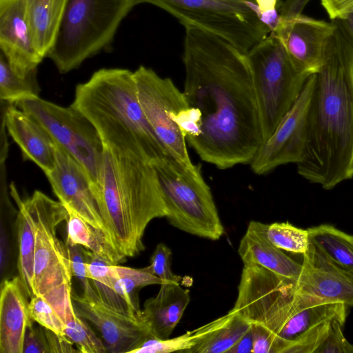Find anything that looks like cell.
<instances>
[{
  "label": "cell",
  "mask_w": 353,
  "mask_h": 353,
  "mask_svg": "<svg viewBox=\"0 0 353 353\" xmlns=\"http://www.w3.org/2000/svg\"><path fill=\"white\" fill-rule=\"evenodd\" d=\"M185 28L183 92L202 117L199 135L187 143L219 169L250 163L263 139L247 55L214 34Z\"/></svg>",
  "instance_id": "cell-1"
},
{
  "label": "cell",
  "mask_w": 353,
  "mask_h": 353,
  "mask_svg": "<svg viewBox=\"0 0 353 353\" xmlns=\"http://www.w3.org/2000/svg\"><path fill=\"white\" fill-rule=\"evenodd\" d=\"M314 74L296 168L307 181L329 190L353 177V48L337 25Z\"/></svg>",
  "instance_id": "cell-2"
},
{
  "label": "cell",
  "mask_w": 353,
  "mask_h": 353,
  "mask_svg": "<svg viewBox=\"0 0 353 353\" xmlns=\"http://www.w3.org/2000/svg\"><path fill=\"white\" fill-rule=\"evenodd\" d=\"M92 191L116 247L126 257L140 254L148 225L167 214L152 165L104 145L98 183Z\"/></svg>",
  "instance_id": "cell-3"
},
{
  "label": "cell",
  "mask_w": 353,
  "mask_h": 353,
  "mask_svg": "<svg viewBox=\"0 0 353 353\" xmlns=\"http://www.w3.org/2000/svg\"><path fill=\"white\" fill-rule=\"evenodd\" d=\"M72 107L94 125L103 145L151 164L170 156L139 103L133 72L102 68L76 86Z\"/></svg>",
  "instance_id": "cell-4"
},
{
  "label": "cell",
  "mask_w": 353,
  "mask_h": 353,
  "mask_svg": "<svg viewBox=\"0 0 353 353\" xmlns=\"http://www.w3.org/2000/svg\"><path fill=\"white\" fill-rule=\"evenodd\" d=\"M140 0H69L47 57L59 72L78 68L110 44L117 30Z\"/></svg>",
  "instance_id": "cell-5"
},
{
  "label": "cell",
  "mask_w": 353,
  "mask_h": 353,
  "mask_svg": "<svg viewBox=\"0 0 353 353\" xmlns=\"http://www.w3.org/2000/svg\"><path fill=\"white\" fill-rule=\"evenodd\" d=\"M167 210L165 218L173 227L212 241L224 234L211 190L201 164L183 165L170 156L153 163Z\"/></svg>",
  "instance_id": "cell-6"
},
{
  "label": "cell",
  "mask_w": 353,
  "mask_h": 353,
  "mask_svg": "<svg viewBox=\"0 0 353 353\" xmlns=\"http://www.w3.org/2000/svg\"><path fill=\"white\" fill-rule=\"evenodd\" d=\"M259 106L263 141L299 97L307 78L272 32L246 53Z\"/></svg>",
  "instance_id": "cell-7"
},
{
  "label": "cell",
  "mask_w": 353,
  "mask_h": 353,
  "mask_svg": "<svg viewBox=\"0 0 353 353\" xmlns=\"http://www.w3.org/2000/svg\"><path fill=\"white\" fill-rule=\"evenodd\" d=\"M140 1L164 10L185 28H196L220 37L245 54L271 32L252 0Z\"/></svg>",
  "instance_id": "cell-8"
},
{
  "label": "cell",
  "mask_w": 353,
  "mask_h": 353,
  "mask_svg": "<svg viewBox=\"0 0 353 353\" xmlns=\"http://www.w3.org/2000/svg\"><path fill=\"white\" fill-rule=\"evenodd\" d=\"M24 201L35 231L34 296H45L53 291L72 287L73 275L68 249L57 236L59 225L68 218L66 208L39 190H35Z\"/></svg>",
  "instance_id": "cell-9"
},
{
  "label": "cell",
  "mask_w": 353,
  "mask_h": 353,
  "mask_svg": "<svg viewBox=\"0 0 353 353\" xmlns=\"http://www.w3.org/2000/svg\"><path fill=\"white\" fill-rule=\"evenodd\" d=\"M15 105L37 120L54 141L81 164L92 190L98 183L104 145L92 123L72 105L61 106L39 97Z\"/></svg>",
  "instance_id": "cell-10"
},
{
  "label": "cell",
  "mask_w": 353,
  "mask_h": 353,
  "mask_svg": "<svg viewBox=\"0 0 353 353\" xmlns=\"http://www.w3.org/2000/svg\"><path fill=\"white\" fill-rule=\"evenodd\" d=\"M137 96L144 114L168 154L184 166L192 168L185 138L172 116L188 106L183 91L170 78L140 65L133 72Z\"/></svg>",
  "instance_id": "cell-11"
},
{
  "label": "cell",
  "mask_w": 353,
  "mask_h": 353,
  "mask_svg": "<svg viewBox=\"0 0 353 353\" xmlns=\"http://www.w3.org/2000/svg\"><path fill=\"white\" fill-rule=\"evenodd\" d=\"M315 81L307 79L299 97L272 135L263 141L250 162L252 172L267 174L277 167L301 161L306 141V119Z\"/></svg>",
  "instance_id": "cell-12"
},
{
  "label": "cell",
  "mask_w": 353,
  "mask_h": 353,
  "mask_svg": "<svg viewBox=\"0 0 353 353\" xmlns=\"http://www.w3.org/2000/svg\"><path fill=\"white\" fill-rule=\"evenodd\" d=\"M72 299L76 312L99 330L109 353H132L152 336L142 319L117 311L99 296L88 301L72 291Z\"/></svg>",
  "instance_id": "cell-13"
},
{
  "label": "cell",
  "mask_w": 353,
  "mask_h": 353,
  "mask_svg": "<svg viewBox=\"0 0 353 353\" xmlns=\"http://www.w3.org/2000/svg\"><path fill=\"white\" fill-rule=\"evenodd\" d=\"M46 176L54 194L66 209L109 236L85 170L56 143L54 168Z\"/></svg>",
  "instance_id": "cell-14"
},
{
  "label": "cell",
  "mask_w": 353,
  "mask_h": 353,
  "mask_svg": "<svg viewBox=\"0 0 353 353\" xmlns=\"http://www.w3.org/2000/svg\"><path fill=\"white\" fill-rule=\"evenodd\" d=\"M336 23L313 19L298 13L280 22L274 32L288 52L305 73H316L322 63L326 44L336 28Z\"/></svg>",
  "instance_id": "cell-15"
},
{
  "label": "cell",
  "mask_w": 353,
  "mask_h": 353,
  "mask_svg": "<svg viewBox=\"0 0 353 353\" xmlns=\"http://www.w3.org/2000/svg\"><path fill=\"white\" fill-rule=\"evenodd\" d=\"M0 47L12 70L26 77L43 57L37 50L24 0H0Z\"/></svg>",
  "instance_id": "cell-16"
},
{
  "label": "cell",
  "mask_w": 353,
  "mask_h": 353,
  "mask_svg": "<svg viewBox=\"0 0 353 353\" xmlns=\"http://www.w3.org/2000/svg\"><path fill=\"white\" fill-rule=\"evenodd\" d=\"M301 264L294 280L299 292L353 306V271L330 260L310 242Z\"/></svg>",
  "instance_id": "cell-17"
},
{
  "label": "cell",
  "mask_w": 353,
  "mask_h": 353,
  "mask_svg": "<svg viewBox=\"0 0 353 353\" xmlns=\"http://www.w3.org/2000/svg\"><path fill=\"white\" fill-rule=\"evenodd\" d=\"M28 297L30 298L19 275L1 282V353H23L26 330L34 322L30 314Z\"/></svg>",
  "instance_id": "cell-18"
},
{
  "label": "cell",
  "mask_w": 353,
  "mask_h": 353,
  "mask_svg": "<svg viewBox=\"0 0 353 353\" xmlns=\"http://www.w3.org/2000/svg\"><path fill=\"white\" fill-rule=\"evenodd\" d=\"M3 121L23 159L34 163L46 175L50 173L55 165V142L48 132L31 115L13 104L6 107Z\"/></svg>",
  "instance_id": "cell-19"
},
{
  "label": "cell",
  "mask_w": 353,
  "mask_h": 353,
  "mask_svg": "<svg viewBox=\"0 0 353 353\" xmlns=\"http://www.w3.org/2000/svg\"><path fill=\"white\" fill-rule=\"evenodd\" d=\"M268 224L251 221L240 241L238 253L246 265H257L283 277L296 280L302 264L274 246L266 234Z\"/></svg>",
  "instance_id": "cell-20"
},
{
  "label": "cell",
  "mask_w": 353,
  "mask_h": 353,
  "mask_svg": "<svg viewBox=\"0 0 353 353\" xmlns=\"http://www.w3.org/2000/svg\"><path fill=\"white\" fill-rule=\"evenodd\" d=\"M160 285L157 294L145 301L141 318L152 336L165 339L180 321L190 295L189 290L183 288L180 283L167 282Z\"/></svg>",
  "instance_id": "cell-21"
},
{
  "label": "cell",
  "mask_w": 353,
  "mask_h": 353,
  "mask_svg": "<svg viewBox=\"0 0 353 353\" xmlns=\"http://www.w3.org/2000/svg\"><path fill=\"white\" fill-rule=\"evenodd\" d=\"M251 326L232 308L226 314L193 330L194 345L189 353L228 352Z\"/></svg>",
  "instance_id": "cell-22"
},
{
  "label": "cell",
  "mask_w": 353,
  "mask_h": 353,
  "mask_svg": "<svg viewBox=\"0 0 353 353\" xmlns=\"http://www.w3.org/2000/svg\"><path fill=\"white\" fill-rule=\"evenodd\" d=\"M35 46L44 58L54 45L69 0H24Z\"/></svg>",
  "instance_id": "cell-23"
},
{
  "label": "cell",
  "mask_w": 353,
  "mask_h": 353,
  "mask_svg": "<svg viewBox=\"0 0 353 353\" xmlns=\"http://www.w3.org/2000/svg\"><path fill=\"white\" fill-rule=\"evenodd\" d=\"M72 291L68 290L46 300L63 320L65 335L81 353H108L103 340L96 335L87 321L76 312Z\"/></svg>",
  "instance_id": "cell-24"
},
{
  "label": "cell",
  "mask_w": 353,
  "mask_h": 353,
  "mask_svg": "<svg viewBox=\"0 0 353 353\" xmlns=\"http://www.w3.org/2000/svg\"><path fill=\"white\" fill-rule=\"evenodd\" d=\"M67 219L66 243L80 245L112 264L125 261L122 254L103 230L93 226L70 210Z\"/></svg>",
  "instance_id": "cell-25"
},
{
  "label": "cell",
  "mask_w": 353,
  "mask_h": 353,
  "mask_svg": "<svg viewBox=\"0 0 353 353\" xmlns=\"http://www.w3.org/2000/svg\"><path fill=\"white\" fill-rule=\"evenodd\" d=\"M11 188V194L16 201L18 210L16 219L17 235V265L19 276L25 285L30 299L33 294V267L35 245V231L30 210L21 200L15 188Z\"/></svg>",
  "instance_id": "cell-26"
},
{
  "label": "cell",
  "mask_w": 353,
  "mask_h": 353,
  "mask_svg": "<svg viewBox=\"0 0 353 353\" xmlns=\"http://www.w3.org/2000/svg\"><path fill=\"white\" fill-rule=\"evenodd\" d=\"M307 230L312 245L336 264L353 271V235L330 224Z\"/></svg>",
  "instance_id": "cell-27"
},
{
  "label": "cell",
  "mask_w": 353,
  "mask_h": 353,
  "mask_svg": "<svg viewBox=\"0 0 353 353\" xmlns=\"http://www.w3.org/2000/svg\"><path fill=\"white\" fill-rule=\"evenodd\" d=\"M111 277L115 292L121 296L139 315L142 310L139 306V291L150 285L162 283V281L144 268L137 269L112 264Z\"/></svg>",
  "instance_id": "cell-28"
},
{
  "label": "cell",
  "mask_w": 353,
  "mask_h": 353,
  "mask_svg": "<svg viewBox=\"0 0 353 353\" xmlns=\"http://www.w3.org/2000/svg\"><path fill=\"white\" fill-rule=\"evenodd\" d=\"M37 70L26 77L16 74L3 54L0 57V98L8 104L39 97V88L36 79Z\"/></svg>",
  "instance_id": "cell-29"
},
{
  "label": "cell",
  "mask_w": 353,
  "mask_h": 353,
  "mask_svg": "<svg viewBox=\"0 0 353 353\" xmlns=\"http://www.w3.org/2000/svg\"><path fill=\"white\" fill-rule=\"evenodd\" d=\"M266 234L274 246L293 254L303 255L310 244L307 230L297 228L288 221L268 224Z\"/></svg>",
  "instance_id": "cell-30"
},
{
  "label": "cell",
  "mask_w": 353,
  "mask_h": 353,
  "mask_svg": "<svg viewBox=\"0 0 353 353\" xmlns=\"http://www.w3.org/2000/svg\"><path fill=\"white\" fill-rule=\"evenodd\" d=\"M8 203L6 202L5 210L1 208L0 230V273L1 281L12 277L13 270L14 240L17 235L16 221L12 222L14 214L12 210L8 212Z\"/></svg>",
  "instance_id": "cell-31"
},
{
  "label": "cell",
  "mask_w": 353,
  "mask_h": 353,
  "mask_svg": "<svg viewBox=\"0 0 353 353\" xmlns=\"http://www.w3.org/2000/svg\"><path fill=\"white\" fill-rule=\"evenodd\" d=\"M194 345V332L192 330L171 339L169 337L165 339H160L151 336L132 353L189 352Z\"/></svg>",
  "instance_id": "cell-32"
},
{
  "label": "cell",
  "mask_w": 353,
  "mask_h": 353,
  "mask_svg": "<svg viewBox=\"0 0 353 353\" xmlns=\"http://www.w3.org/2000/svg\"><path fill=\"white\" fill-rule=\"evenodd\" d=\"M29 310L34 322L58 334L65 335V324L63 320L43 296L31 297Z\"/></svg>",
  "instance_id": "cell-33"
},
{
  "label": "cell",
  "mask_w": 353,
  "mask_h": 353,
  "mask_svg": "<svg viewBox=\"0 0 353 353\" xmlns=\"http://www.w3.org/2000/svg\"><path fill=\"white\" fill-rule=\"evenodd\" d=\"M171 250L163 243H159L154 250L150 265L143 268L148 272L159 277L163 283H180L181 277L171 270Z\"/></svg>",
  "instance_id": "cell-34"
},
{
  "label": "cell",
  "mask_w": 353,
  "mask_h": 353,
  "mask_svg": "<svg viewBox=\"0 0 353 353\" xmlns=\"http://www.w3.org/2000/svg\"><path fill=\"white\" fill-rule=\"evenodd\" d=\"M68 249L72 275L78 280L83 290V296L88 301L98 297L90 279L87 276L85 269V248L80 245L66 243Z\"/></svg>",
  "instance_id": "cell-35"
},
{
  "label": "cell",
  "mask_w": 353,
  "mask_h": 353,
  "mask_svg": "<svg viewBox=\"0 0 353 353\" xmlns=\"http://www.w3.org/2000/svg\"><path fill=\"white\" fill-rule=\"evenodd\" d=\"M344 325L339 320H332L329 332L316 353H353V344L347 341L343 332Z\"/></svg>",
  "instance_id": "cell-36"
},
{
  "label": "cell",
  "mask_w": 353,
  "mask_h": 353,
  "mask_svg": "<svg viewBox=\"0 0 353 353\" xmlns=\"http://www.w3.org/2000/svg\"><path fill=\"white\" fill-rule=\"evenodd\" d=\"M332 321H324L307 332L291 345L286 353H316L329 332Z\"/></svg>",
  "instance_id": "cell-37"
},
{
  "label": "cell",
  "mask_w": 353,
  "mask_h": 353,
  "mask_svg": "<svg viewBox=\"0 0 353 353\" xmlns=\"http://www.w3.org/2000/svg\"><path fill=\"white\" fill-rule=\"evenodd\" d=\"M23 353H50L46 328L40 325L28 327L23 345Z\"/></svg>",
  "instance_id": "cell-38"
},
{
  "label": "cell",
  "mask_w": 353,
  "mask_h": 353,
  "mask_svg": "<svg viewBox=\"0 0 353 353\" xmlns=\"http://www.w3.org/2000/svg\"><path fill=\"white\" fill-rule=\"evenodd\" d=\"M252 334V353H277L273 335L263 326L251 323Z\"/></svg>",
  "instance_id": "cell-39"
},
{
  "label": "cell",
  "mask_w": 353,
  "mask_h": 353,
  "mask_svg": "<svg viewBox=\"0 0 353 353\" xmlns=\"http://www.w3.org/2000/svg\"><path fill=\"white\" fill-rule=\"evenodd\" d=\"M321 3L332 21L353 13V0H321Z\"/></svg>",
  "instance_id": "cell-40"
},
{
  "label": "cell",
  "mask_w": 353,
  "mask_h": 353,
  "mask_svg": "<svg viewBox=\"0 0 353 353\" xmlns=\"http://www.w3.org/2000/svg\"><path fill=\"white\" fill-rule=\"evenodd\" d=\"M334 21L353 48V13Z\"/></svg>",
  "instance_id": "cell-41"
},
{
  "label": "cell",
  "mask_w": 353,
  "mask_h": 353,
  "mask_svg": "<svg viewBox=\"0 0 353 353\" xmlns=\"http://www.w3.org/2000/svg\"><path fill=\"white\" fill-rule=\"evenodd\" d=\"M252 334L249 330L235 344L228 350V353H252Z\"/></svg>",
  "instance_id": "cell-42"
},
{
  "label": "cell",
  "mask_w": 353,
  "mask_h": 353,
  "mask_svg": "<svg viewBox=\"0 0 353 353\" xmlns=\"http://www.w3.org/2000/svg\"><path fill=\"white\" fill-rule=\"evenodd\" d=\"M308 0H286L281 6V11L284 15L301 13V9Z\"/></svg>",
  "instance_id": "cell-43"
},
{
  "label": "cell",
  "mask_w": 353,
  "mask_h": 353,
  "mask_svg": "<svg viewBox=\"0 0 353 353\" xmlns=\"http://www.w3.org/2000/svg\"><path fill=\"white\" fill-rule=\"evenodd\" d=\"M259 13L276 9L279 0H254Z\"/></svg>",
  "instance_id": "cell-44"
}]
</instances>
